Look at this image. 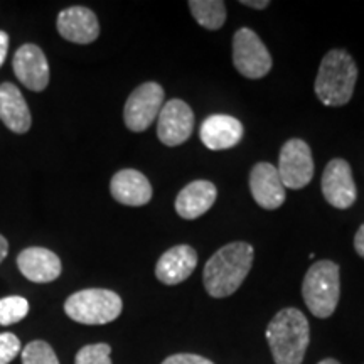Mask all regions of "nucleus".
Returning a JSON list of instances; mask_svg holds the SVG:
<instances>
[{"label": "nucleus", "mask_w": 364, "mask_h": 364, "mask_svg": "<svg viewBox=\"0 0 364 364\" xmlns=\"http://www.w3.org/2000/svg\"><path fill=\"white\" fill-rule=\"evenodd\" d=\"M253 257V247L245 241H235L218 250L204 267L203 284L206 292L215 299L233 295L247 279Z\"/></svg>", "instance_id": "obj_1"}, {"label": "nucleus", "mask_w": 364, "mask_h": 364, "mask_svg": "<svg viewBox=\"0 0 364 364\" xmlns=\"http://www.w3.org/2000/svg\"><path fill=\"white\" fill-rule=\"evenodd\" d=\"M267 341L277 364H302L311 343L307 317L299 309H284L268 324Z\"/></svg>", "instance_id": "obj_2"}, {"label": "nucleus", "mask_w": 364, "mask_h": 364, "mask_svg": "<svg viewBox=\"0 0 364 364\" xmlns=\"http://www.w3.org/2000/svg\"><path fill=\"white\" fill-rule=\"evenodd\" d=\"M358 81V66L344 49H332L322 58L316 80V95L326 107H343L351 102Z\"/></svg>", "instance_id": "obj_3"}, {"label": "nucleus", "mask_w": 364, "mask_h": 364, "mask_svg": "<svg viewBox=\"0 0 364 364\" xmlns=\"http://www.w3.org/2000/svg\"><path fill=\"white\" fill-rule=\"evenodd\" d=\"M302 295L311 314L327 318L334 314L341 295L339 265L331 260L316 262L302 284Z\"/></svg>", "instance_id": "obj_4"}, {"label": "nucleus", "mask_w": 364, "mask_h": 364, "mask_svg": "<svg viewBox=\"0 0 364 364\" xmlns=\"http://www.w3.org/2000/svg\"><path fill=\"white\" fill-rule=\"evenodd\" d=\"M124 302L118 294L107 289H85L73 294L65 302V312L71 321L85 326H103L122 314Z\"/></svg>", "instance_id": "obj_5"}, {"label": "nucleus", "mask_w": 364, "mask_h": 364, "mask_svg": "<svg viewBox=\"0 0 364 364\" xmlns=\"http://www.w3.org/2000/svg\"><path fill=\"white\" fill-rule=\"evenodd\" d=\"M233 65L248 80H260L272 70V56L267 46L248 27H241L233 38Z\"/></svg>", "instance_id": "obj_6"}, {"label": "nucleus", "mask_w": 364, "mask_h": 364, "mask_svg": "<svg viewBox=\"0 0 364 364\" xmlns=\"http://www.w3.org/2000/svg\"><path fill=\"white\" fill-rule=\"evenodd\" d=\"M164 107V90L159 83L149 81L132 91L124 108L127 129L132 132H145L157 120Z\"/></svg>", "instance_id": "obj_7"}, {"label": "nucleus", "mask_w": 364, "mask_h": 364, "mask_svg": "<svg viewBox=\"0 0 364 364\" xmlns=\"http://www.w3.org/2000/svg\"><path fill=\"white\" fill-rule=\"evenodd\" d=\"M280 179L285 188L302 189L314 177V159L311 147L300 139H292L284 144L279 157Z\"/></svg>", "instance_id": "obj_8"}, {"label": "nucleus", "mask_w": 364, "mask_h": 364, "mask_svg": "<svg viewBox=\"0 0 364 364\" xmlns=\"http://www.w3.org/2000/svg\"><path fill=\"white\" fill-rule=\"evenodd\" d=\"M194 130V113L182 100H169L164 103L157 117V136L167 147L188 142Z\"/></svg>", "instance_id": "obj_9"}, {"label": "nucleus", "mask_w": 364, "mask_h": 364, "mask_svg": "<svg viewBox=\"0 0 364 364\" xmlns=\"http://www.w3.org/2000/svg\"><path fill=\"white\" fill-rule=\"evenodd\" d=\"M322 194L331 206L348 209L356 203L358 191L353 179L351 166L344 159H332L322 174Z\"/></svg>", "instance_id": "obj_10"}, {"label": "nucleus", "mask_w": 364, "mask_h": 364, "mask_svg": "<svg viewBox=\"0 0 364 364\" xmlns=\"http://www.w3.org/2000/svg\"><path fill=\"white\" fill-rule=\"evenodd\" d=\"M12 68L26 88L44 91L49 85V65L43 49L36 44H24L14 54Z\"/></svg>", "instance_id": "obj_11"}, {"label": "nucleus", "mask_w": 364, "mask_h": 364, "mask_svg": "<svg viewBox=\"0 0 364 364\" xmlns=\"http://www.w3.org/2000/svg\"><path fill=\"white\" fill-rule=\"evenodd\" d=\"M56 27L63 39L75 44H90L100 36V24L95 12L81 6L68 7L59 12Z\"/></svg>", "instance_id": "obj_12"}, {"label": "nucleus", "mask_w": 364, "mask_h": 364, "mask_svg": "<svg viewBox=\"0 0 364 364\" xmlns=\"http://www.w3.org/2000/svg\"><path fill=\"white\" fill-rule=\"evenodd\" d=\"M250 191L253 199L263 209H277L285 201V186L279 171L268 162H260L250 174Z\"/></svg>", "instance_id": "obj_13"}, {"label": "nucleus", "mask_w": 364, "mask_h": 364, "mask_svg": "<svg viewBox=\"0 0 364 364\" xmlns=\"http://www.w3.org/2000/svg\"><path fill=\"white\" fill-rule=\"evenodd\" d=\"M17 267L27 280L34 284H49L61 275L63 265L56 253L51 250L31 247L22 250L17 257Z\"/></svg>", "instance_id": "obj_14"}, {"label": "nucleus", "mask_w": 364, "mask_h": 364, "mask_svg": "<svg viewBox=\"0 0 364 364\" xmlns=\"http://www.w3.org/2000/svg\"><path fill=\"white\" fill-rule=\"evenodd\" d=\"M198 267V253L189 245H179L167 250L159 258L156 277L164 285H179L188 280Z\"/></svg>", "instance_id": "obj_15"}, {"label": "nucleus", "mask_w": 364, "mask_h": 364, "mask_svg": "<svg viewBox=\"0 0 364 364\" xmlns=\"http://www.w3.org/2000/svg\"><path fill=\"white\" fill-rule=\"evenodd\" d=\"M110 193L115 201L125 206H144L152 199V186L142 172L124 169L112 177Z\"/></svg>", "instance_id": "obj_16"}, {"label": "nucleus", "mask_w": 364, "mask_h": 364, "mask_svg": "<svg viewBox=\"0 0 364 364\" xmlns=\"http://www.w3.org/2000/svg\"><path fill=\"white\" fill-rule=\"evenodd\" d=\"M199 135L209 150H226L243 139V125L235 117L211 115L203 122Z\"/></svg>", "instance_id": "obj_17"}, {"label": "nucleus", "mask_w": 364, "mask_h": 364, "mask_svg": "<svg viewBox=\"0 0 364 364\" xmlns=\"http://www.w3.org/2000/svg\"><path fill=\"white\" fill-rule=\"evenodd\" d=\"M218 189L209 181L189 182L176 198V211L184 220H196L211 209L216 201Z\"/></svg>", "instance_id": "obj_18"}, {"label": "nucleus", "mask_w": 364, "mask_h": 364, "mask_svg": "<svg viewBox=\"0 0 364 364\" xmlns=\"http://www.w3.org/2000/svg\"><path fill=\"white\" fill-rule=\"evenodd\" d=\"M0 120L14 134H26L33 125L27 102L12 83L0 85Z\"/></svg>", "instance_id": "obj_19"}, {"label": "nucleus", "mask_w": 364, "mask_h": 364, "mask_svg": "<svg viewBox=\"0 0 364 364\" xmlns=\"http://www.w3.org/2000/svg\"><path fill=\"white\" fill-rule=\"evenodd\" d=\"M189 11L199 26L218 31L225 26L226 4L221 0H191Z\"/></svg>", "instance_id": "obj_20"}, {"label": "nucleus", "mask_w": 364, "mask_h": 364, "mask_svg": "<svg viewBox=\"0 0 364 364\" xmlns=\"http://www.w3.org/2000/svg\"><path fill=\"white\" fill-rule=\"evenodd\" d=\"M29 314V302L19 295L0 299V326H12Z\"/></svg>", "instance_id": "obj_21"}, {"label": "nucleus", "mask_w": 364, "mask_h": 364, "mask_svg": "<svg viewBox=\"0 0 364 364\" xmlns=\"http://www.w3.org/2000/svg\"><path fill=\"white\" fill-rule=\"evenodd\" d=\"M22 364H59L54 349L46 341H33L22 349Z\"/></svg>", "instance_id": "obj_22"}, {"label": "nucleus", "mask_w": 364, "mask_h": 364, "mask_svg": "<svg viewBox=\"0 0 364 364\" xmlns=\"http://www.w3.org/2000/svg\"><path fill=\"white\" fill-rule=\"evenodd\" d=\"M110 354L112 348L108 344H88L76 354L75 364H112Z\"/></svg>", "instance_id": "obj_23"}, {"label": "nucleus", "mask_w": 364, "mask_h": 364, "mask_svg": "<svg viewBox=\"0 0 364 364\" xmlns=\"http://www.w3.org/2000/svg\"><path fill=\"white\" fill-rule=\"evenodd\" d=\"M21 341L12 332L0 334V364H9L19 356Z\"/></svg>", "instance_id": "obj_24"}, {"label": "nucleus", "mask_w": 364, "mask_h": 364, "mask_svg": "<svg viewBox=\"0 0 364 364\" xmlns=\"http://www.w3.org/2000/svg\"><path fill=\"white\" fill-rule=\"evenodd\" d=\"M162 364H215L209 359L198 356V354H188V353H182V354H172V356L166 358L162 361Z\"/></svg>", "instance_id": "obj_25"}, {"label": "nucleus", "mask_w": 364, "mask_h": 364, "mask_svg": "<svg viewBox=\"0 0 364 364\" xmlns=\"http://www.w3.org/2000/svg\"><path fill=\"white\" fill-rule=\"evenodd\" d=\"M354 250L359 257L364 258V223L359 226L356 236H354Z\"/></svg>", "instance_id": "obj_26"}, {"label": "nucleus", "mask_w": 364, "mask_h": 364, "mask_svg": "<svg viewBox=\"0 0 364 364\" xmlns=\"http://www.w3.org/2000/svg\"><path fill=\"white\" fill-rule=\"evenodd\" d=\"M7 53H9V34L4 33V31H0V68H2L4 63H6Z\"/></svg>", "instance_id": "obj_27"}, {"label": "nucleus", "mask_w": 364, "mask_h": 364, "mask_svg": "<svg viewBox=\"0 0 364 364\" xmlns=\"http://www.w3.org/2000/svg\"><path fill=\"white\" fill-rule=\"evenodd\" d=\"M243 6L247 7H253V9H267L268 6H270V2L268 0H260V2H253V0H243Z\"/></svg>", "instance_id": "obj_28"}, {"label": "nucleus", "mask_w": 364, "mask_h": 364, "mask_svg": "<svg viewBox=\"0 0 364 364\" xmlns=\"http://www.w3.org/2000/svg\"><path fill=\"white\" fill-rule=\"evenodd\" d=\"M7 253H9V243H7V240L0 235V263L6 260Z\"/></svg>", "instance_id": "obj_29"}, {"label": "nucleus", "mask_w": 364, "mask_h": 364, "mask_svg": "<svg viewBox=\"0 0 364 364\" xmlns=\"http://www.w3.org/2000/svg\"><path fill=\"white\" fill-rule=\"evenodd\" d=\"M317 364H341V363L336 361V359H332V358H327V359H322V361Z\"/></svg>", "instance_id": "obj_30"}]
</instances>
